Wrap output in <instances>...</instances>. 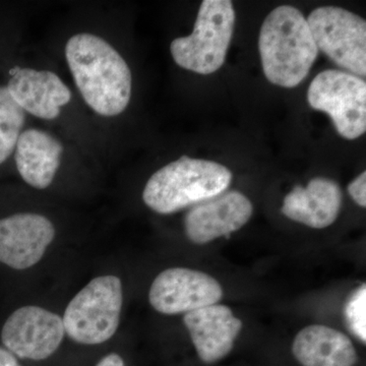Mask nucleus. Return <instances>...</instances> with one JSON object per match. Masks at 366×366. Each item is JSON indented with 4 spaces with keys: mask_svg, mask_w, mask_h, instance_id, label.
<instances>
[{
    "mask_svg": "<svg viewBox=\"0 0 366 366\" xmlns=\"http://www.w3.org/2000/svg\"><path fill=\"white\" fill-rule=\"evenodd\" d=\"M66 57L74 83L94 112L112 117L127 109L131 69L109 43L92 34H78L66 43Z\"/></svg>",
    "mask_w": 366,
    "mask_h": 366,
    "instance_id": "obj_1",
    "label": "nucleus"
},
{
    "mask_svg": "<svg viewBox=\"0 0 366 366\" xmlns=\"http://www.w3.org/2000/svg\"><path fill=\"white\" fill-rule=\"evenodd\" d=\"M259 50L264 76L283 88L300 85L319 55L307 19L291 6H278L264 19Z\"/></svg>",
    "mask_w": 366,
    "mask_h": 366,
    "instance_id": "obj_2",
    "label": "nucleus"
},
{
    "mask_svg": "<svg viewBox=\"0 0 366 366\" xmlns=\"http://www.w3.org/2000/svg\"><path fill=\"white\" fill-rule=\"evenodd\" d=\"M231 182L232 173L226 166L182 156L152 175L144 187V203L167 215L223 194Z\"/></svg>",
    "mask_w": 366,
    "mask_h": 366,
    "instance_id": "obj_3",
    "label": "nucleus"
},
{
    "mask_svg": "<svg viewBox=\"0 0 366 366\" xmlns=\"http://www.w3.org/2000/svg\"><path fill=\"white\" fill-rule=\"evenodd\" d=\"M235 13L230 0H204L194 32L173 40L170 50L177 64L199 74H211L225 62L232 39Z\"/></svg>",
    "mask_w": 366,
    "mask_h": 366,
    "instance_id": "obj_4",
    "label": "nucleus"
},
{
    "mask_svg": "<svg viewBox=\"0 0 366 366\" xmlns=\"http://www.w3.org/2000/svg\"><path fill=\"white\" fill-rule=\"evenodd\" d=\"M124 292L120 279L113 274L89 282L64 312V331L72 341L98 345L112 339L119 327Z\"/></svg>",
    "mask_w": 366,
    "mask_h": 366,
    "instance_id": "obj_5",
    "label": "nucleus"
},
{
    "mask_svg": "<svg viewBox=\"0 0 366 366\" xmlns=\"http://www.w3.org/2000/svg\"><path fill=\"white\" fill-rule=\"evenodd\" d=\"M307 101L314 109L329 114L340 136L356 139L365 134V79L340 69H327L317 74L310 84Z\"/></svg>",
    "mask_w": 366,
    "mask_h": 366,
    "instance_id": "obj_6",
    "label": "nucleus"
},
{
    "mask_svg": "<svg viewBox=\"0 0 366 366\" xmlns=\"http://www.w3.org/2000/svg\"><path fill=\"white\" fill-rule=\"evenodd\" d=\"M319 51L360 78L366 76V21L337 6H322L307 18Z\"/></svg>",
    "mask_w": 366,
    "mask_h": 366,
    "instance_id": "obj_7",
    "label": "nucleus"
},
{
    "mask_svg": "<svg viewBox=\"0 0 366 366\" xmlns=\"http://www.w3.org/2000/svg\"><path fill=\"white\" fill-rule=\"evenodd\" d=\"M64 334L59 315L28 305L9 315L2 327L1 340L6 350L18 357L44 360L59 349Z\"/></svg>",
    "mask_w": 366,
    "mask_h": 366,
    "instance_id": "obj_8",
    "label": "nucleus"
},
{
    "mask_svg": "<svg viewBox=\"0 0 366 366\" xmlns=\"http://www.w3.org/2000/svg\"><path fill=\"white\" fill-rule=\"evenodd\" d=\"M223 289L213 277L187 268H171L158 274L152 284L149 301L163 315L187 314L217 305Z\"/></svg>",
    "mask_w": 366,
    "mask_h": 366,
    "instance_id": "obj_9",
    "label": "nucleus"
},
{
    "mask_svg": "<svg viewBox=\"0 0 366 366\" xmlns=\"http://www.w3.org/2000/svg\"><path fill=\"white\" fill-rule=\"evenodd\" d=\"M55 237V228L46 217L21 213L0 220V262L14 269L35 266Z\"/></svg>",
    "mask_w": 366,
    "mask_h": 366,
    "instance_id": "obj_10",
    "label": "nucleus"
},
{
    "mask_svg": "<svg viewBox=\"0 0 366 366\" xmlns=\"http://www.w3.org/2000/svg\"><path fill=\"white\" fill-rule=\"evenodd\" d=\"M252 212V202L242 192H223L189 209L184 219L185 233L190 242L206 244L239 230Z\"/></svg>",
    "mask_w": 366,
    "mask_h": 366,
    "instance_id": "obj_11",
    "label": "nucleus"
},
{
    "mask_svg": "<svg viewBox=\"0 0 366 366\" xmlns=\"http://www.w3.org/2000/svg\"><path fill=\"white\" fill-rule=\"evenodd\" d=\"M183 322L199 360L214 363L231 352L242 322L226 305H213L187 312Z\"/></svg>",
    "mask_w": 366,
    "mask_h": 366,
    "instance_id": "obj_12",
    "label": "nucleus"
},
{
    "mask_svg": "<svg viewBox=\"0 0 366 366\" xmlns=\"http://www.w3.org/2000/svg\"><path fill=\"white\" fill-rule=\"evenodd\" d=\"M11 74L7 90L21 109L34 117L55 119L60 108L71 101V90L54 72L16 67Z\"/></svg>",
    "mask_w": 366,
    "mask_h": 366,
    "instance_id": "obj_13",
    "label": "nucleus"
},
{
    "mask_svg": "<svg viewBox=\"0 0 366 366\" xmlns=\"http://www.w3.org/2000/svg\"><path fill=\"white\" fill-rule=\"evenodd\" d=\"M342 192L338 183L326 177H315L307 187L296 185L284 199V216L308 227H329L338 218Z\"/></svg>",
    "mask_w": 366,
    "mask_h": 366,
    "instance_id": "obj_14",
    "label": "nucleus"
},
{
    "mask_svg": "<svg viewBox=\"0 0 366 366\" xmlns=\"http://www.w3.org/2000/svg\"><path fill=\"white\" fill-rule=\"evenodd\" d=\"M14 150L21 178L35 189H47L59 170L64 152L59 139L40 129H26L21 132Z\"/></svg>",
    "mask_w": 366,
    "mask_h": 366,
    "instance_id": "obj_15",
    "label": "nucleus"
},
{
    "mask_svg": "<svg viewBox=\"0 0 366 366\" xmlns=\"http://www.w3.org/2000/svg\"><path fill=\"white\" fill-rule=\"evenodd\" d=\"M292 352L302 366H354L357 362L352 341L342 332L322 325L301 330Z\"/></svg>",
    "mask_w": 366,
    "mask_h": 366,
    "instance_id": "obj_16",
    "label": "nucleus"
},
{
    "mask_svg": "<svg viewBox=\"0 0 366 366\" xmlns=\"http://www.w3.org/2000/svg\"><path fill=\"white\" fill-rule=\"evenodd\" d=\"M25 124V112L14 100L6 86H0V164L16 149Z\"/></svg>",
    "mask_w": 366,
    "mask_h": 366,
    "instance_id": "obj_17",
    "label": "nucleus"
},
{
    "mask_svg": "<svg viewBox=\"0 0 366 366\" xmlns=\"http://www.w3.org/2000/svg\"><path fill=\"white\" fill-rule=\"evenodd\" d=\"M344 317L349 331L361 342H366V285L353 291L346 301Z\"/></svg>",
    "mask_w": 366,
    "mask_h": 366,
    "instance_id": "obj_18",
    "label": "nucleus"
},
{
    "mask_svg": "<svg viewBox=\"0 0 366 366\" xmlns=\"http://www.w3.org/2000/svg\"><path fill=\"white\" fill-rule=\"evenodd\" d=\"M348 192L358 206L366 207V172L361 173L348 185Z\"/></svg>",
    "mask_w": 366,
    "mask_h": 366,
    "instance_id": "obj_19",
    "label": "nucleus"
},
{
    "mask_svg": "<svg viewBox=\"0 0 366 366\" xmlns=\"http://www.w3.org/2000/svg\"><path fill=\"white\" fill-rule=\"evenodd\" d=\"M96 366H124V361L122 356L117 353L108 354L104 358L99 361Z\"/></svg>",
    "mask_w": 366,
    "mask_h": 366,
    "instance_id": "obj_20",
    "label": "nucleus"
},
{
    "mask_svg": "<svg viewBox=\"0 0 366 366\" xmlns=\"http://www.w3.org/2000/svg\"><path fill=\"white\" fill-rule=\"evenodd\" d=\"M0 366H21L13 353L0 347Z\"/></svg>",
    "mask_w": 366,
    "mask_h": 366,
    "instance_id": "obj_21",
    "label": "nucleus"
}]
</instances>
